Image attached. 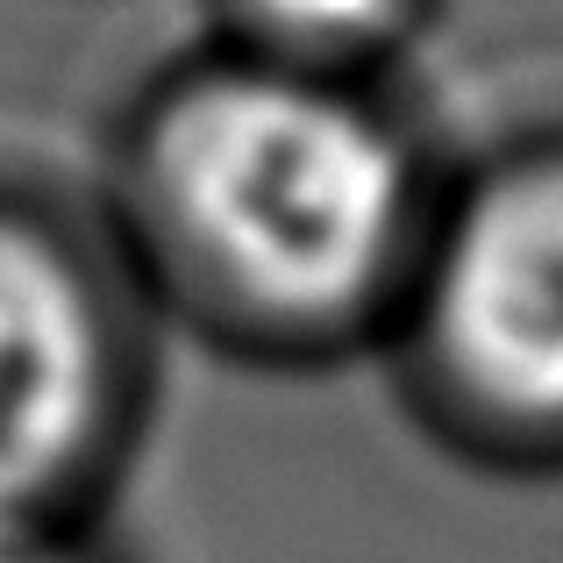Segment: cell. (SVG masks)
<instances>
[{"label": "cell", "mask_w": 563, "mask_h": 563, "mask_svg": "<svg viewBox=\"0 0 563 563\" xmlns=\"http://www.w3.org/2000/svg\"><path fill=\"white\" fill-rule=\"evenodd\" d=\"M151 172L186 243L286 314L357 300L407 214L393 136L286 71H214L186 86L157 122Z\"/></svg>", "instance_id": "6da1fadb"}, {"label": "cell", "mask_w": 563, "mask_h": 563, "mask_svg": "<svg viewBox=\"0 0 563 563\" xmlns=\"http://www.w3.org/2000/svg\"><path fill=\"white\" fill-rule=\"evenodd\" d=\"M435 343L456 378L521 413H563V165L507 172L435 264Z\"/></svg>", "instance_id": "7a4b0ae2"}, {"label": "cell", "mask_w": 563, "mask_h": 563, "mask_svg": "<svg viewBox=\"0 0 563 563\" xmlns=\"http://www.w3.org/2000/svg\"><path fill=\"white\" fill-rule=\"evenodd\" d=\"M100 413V329L43 235L0 221V514L51 493Z\"/></svg>", "instance_id": "3957f363"}, {"label": "cell", "mask_w": 563, "mask_h": 563, "mask_svg": "<svg viewBox=\"0 0 563 563\" xmlns=\"http://www.w3.org/2000/svg\"><path fill=\"white\" fill-rule=\"evenodd\" d=\"M243 8L292 43H364L399 14V0H243Z\"/></svg>", "instance_id": "277c9868"}, {"label": "cell", "mask_w": 563, "mask_h": 563, "mask_svg": "<svg viewBox=\"0 0 563 563\" xmlns=\"http://www.w3.org/2000/svg\"><path fill=\"white\" fill-rule=\"evenodd\" d=\"M0 563H79V556H65L57 542H43L36 528H22L14 514H0Z\"/></svg>", "instance_id": "5b68a950"}]
</instances>
